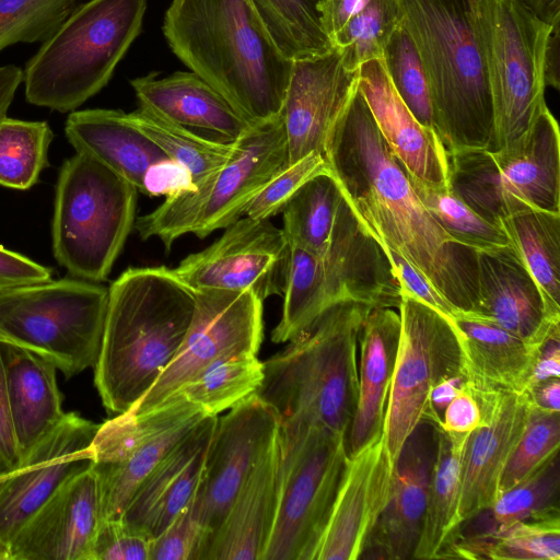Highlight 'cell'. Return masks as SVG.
Listing matches in <instances>:
<instances>
[{
    "label": "cell",
    "mask_w": 560,
    "mask_h": 560,
    "mask_svg": "<svg viewBox=\"0 0 560 560\" xmlns=\"http://www.w3.org/2000/svg\"><path fill=\"white\" fill-rule=\"evenodd\" d=\"M324 156L365 232L402 257L457 311L470 312L475 250L455 242L421 203L359 90L330 129Z\"/></svg>",
    "instance_id": "cell-1"
},
{
    "label": "cell",
    "mask_w": 560,
    "mask_h": 560,
    "mask_svg": "<svg viewBox=\"0 0 560 560\" xmlns=\"http://www.w3.org/2000/svg\"><path fill=\"white\" fill-rule=\"evenodd\" d=\"M162 30L174 55L250 126L281 116L293 61L250 0H172Z\"/></svg>",
    "instance_id": "cell-2"
},
{
    "label": "cell",
    "mask_w": 560,
    "mask_h": 560,
    "mask_svg": "<svg viewBox=\"0 0 560 560\" xmlns=\"http://www.w3.org/2000/svg\"><path fill=\"white\" fill-rule=\"evenodd\" d=\"M194 291L165 266L129 268L108 288L94 384L112 415L130 410L177 353Z\"/></svg>",
    "instance_id": "cell-3"
},
{
    "label": "cell",
    "mask_w": 560,
    "mask_h": 560,
    "mask_svg": "<svg viewBox=\"0 0 560 560\" xmlns=\"http://www.w3.org/2000/svg\"><path fill=\"white\" fill-rule=\"evenodd\" d=\"M371 308L339 303L262 362L256 394L275 410L280 427L318 425L347 440L358 401L359 336Z\"/></svg>",
    "instance_id": "cell-4"
},
{
    "label": "cell",
    "mask_w": 560,
    "mask_h": 560,
    "mask_svg": "<svg viewBox=\"0 0 560 560\" xmlns=\"http://www.w3.org/2000/svg\"><path fill=\"white\" fill-rule=\"evenodd\" d=\"M422 65L433 125L448 154L487 149L492 107L470 0H397Z\"/></svg>",
    "instance_id": "cell-5"
},
{
    "label": "cell",
    "mask_w": 560,
    "mask_h": 560,
    "mask_svg": "<svg viewBox=\"0 0 560 560\" xmlns=\"http://www.w3.org/2000/svg\"><path fill=\"white\" fill-rule=\"evenodd\" d=\"M282 295V315L271 332L276 343L291 340L339 303L398 308L401 296L383 247L361 226L343 197L323 252L291 245Z\"/></svg>",
    "instance_id": "cell-6"
},
{
    "label": "cell",
    "mask_w": 560,
    "mask_h": 560,
    "mask_svg": "<svg viewBox=\"0 0 560 560\" xmlns=\"http://www.w3.org/2000/svg\"><path fill=\"white\" fill-rule=\"evenodd\" d=\"M147 0H89L27 61L28 103L73 112L98 93L141 32Z\"/></svg>",
    "instance_id": "cell-7"
},
{
    "label": "cell",
    "mask_w": 560,
    "mask_h": 560,
    "mask_svg": "<svg viewBox=\"0 0 560 560\" xmlns=\"http://www.w3.org/2000/svg\"><path fill=\"white\" fill-rule=\"evenodd\" d=\"M138 190L98 162L75 153L60 167L51 222L52 253L70 277L102 282L135 225Z\"/></svg>",
    "instance_id": "cell-8"
},
{
    "label": "cell",
    "mask_w": 560,
    "mask_h": 560,
    "mask_svg": "<svg viewBox=\"0 0 560 560\" xmlns=\"http://www.w3.org/2000/svg\"><path fill=\"white\" fill-rule=\"evenodd\" d=\"M470 9L492 107L488 150L495 151L547 107L545 65L553 27L522 0H470Z\"/></svg>",
    "instance_id": "cell-9"
},
{
    "label": "cell",
    "mask_w": 560,
    "mask_h": 560,
    "mask_svg": "<svg viewBox=\"0 0 560 560\" xmlns=\"http://www.w3.org/2000/svg\"><path fill=\"white\" fill-rule=\"evenodd\" d=\"M452 192L497 224L528 210L560 212V132L548 107L520 137L495 151L448 154Z\"/></svg>",
    "instance_id": "cell-10"
},
{
    "label": "cell",
    "mask_w": 560,
    "mask_h": 560,
    "mask_svg": "<svg viewBox=\"0 0 560 560\" xmlns=\"http://www.w3.org/2000/svg\"><path fill=\"white\" fill-rule=\"evenodd\" d=\"M289 164L281 116L252 126L236 140L222 166L195 183L192 190L168 196L153 211L135 221L142 240L158 237L166 250L180 236L203 238L225 229L244 213L265 185Z\"/></svg>",
    "instance_id": "cell-11"
},
{
    "label": "cell",
    "mask_w": 560,
    "mask_h": 560,
    "mask_svg": "<svg viewBox=\"0 0 560 560\" xmlns=\"http://www.w3.org/2000/svg\"><path fill=\"white\" fill-rule=\"evenodd\" d=\"M108 288L78 278L0 290V341L50 361L70 378L94 368Z\"/></svg>",
    "instance_id": "cell-12"
},
{
    "label": "cell",
    "mask_w": 560,
    "mask_h": 560,
    "mask_svg": "<svg viewBox=\"0 0 560 560\" xmlns=\"http://www.w3.org/2000/svg\"><path fill=\"white\" fill-rule=\"evenodd\" d=\"M276 515L261 560H315L348 460L346 436L279 425Z\"/></svg>",
    "instance_id": "cell-13"
},
{
    "label": "cell",
    "mask_w": 560,
    "mask_h": 560,
    "mask_svg": "<svg viewBox=\"0 0 560 560\" xmlns=\"http://www.w3.org/2000/svg\"><path fill=\"white\" fill-rule=\"evenodd\" d=\"M400 294V336L382 431L394 463L407 436L427 418L434 385L465 376L455 325L411 294Z\"/></svg>",
    "instance_id": "cell-14"
},
{
    "label": "cell",
    "mask_w": 560,
    "mask_h": 560,
    "mask_svg": "<svg viewBox=\"0 0 560 560\" xmlns=\"http://www.w3.org/2000/svg\"><path fill=\"white\" fill-rule=\"evenodd\" d=\"M206 416L200 406L175 394L154 409L124 412L100 424L90 464L98 485L101 521L120 520L144 478Z\"/></svg>",
    "instance_id": "cell-15"
},
{
    "label": "cell",
    "mask_w": 560,
    "mask_h": 560,
    "mask_svg": "<svg viewBox=\"0 0 560 560\" xmlns=\"http://www.w3.org/2000/svg\"><path fill=\"white\" fill-rule=\"evenodd\" d=\"M185 338L150 389L127 412L156 408L209 364L230 355L256 354L262 340V301L249 290H196Z\"/></svg>",
    "instance_id": "cell-16"
},
{
    "label": "cell",
    "mask_w": 560,
    "mask_h": 560,
    "mask_svg": "<svg viewBox=\"0 0 560 560\" xmlns=\"http://www.w3.org/2000/svg\"><path fill=\"white\" fill-rule=\"evenodd\" d=\"M291 244L269 220L240 218L205 249L188 255L173 269L192 291L249 290L262 302L282 295Z\"/></svg>",
    "instance_id": "cell-17"
},
{
    "label": "cell",
    "mask_w": 560,
    "mask_h": 560,
    "mask_svg": "<svg viewBox=\"0 0 560 560\" xmlns=\"http://www.w3.org/2000/svg\"><path fill=\"white\" fill-rule=\"evenodd\" d=\"M278 432L277 413L257 394L217 417L191 501L206 530L205 541L219 528L241 487L272 446Z\"/></svg>",
    "instance_id": "cell-18"
},
{
    "label": "cell",
    "mask_w": 560,
    "mask_h": 560,
    "mask_svg": "<svg viewBox=\"0 0 560 560\" xmlns=\"http://www.w3.org/2000/svg\"><path fill=\"white\" fill-rule=\"evenodd\" d=\"M100 428L77 412L43 435L0 482V538L9 541L22 524L65 482L90 464Z\"/></svg>",
    "instance_id": "cell-19"
},
{
    "label": "cell",
    "mask_w": 560,
    "mask_h": 560,
    "mask_svg": "<svg viewBox=\"0 0 560 560\" xmlns=\"http://www.w3.org/2000/svg\"><path fill=\"white\" fill-rule=\"evenodd\" d=\"M101 523L91 464L70 476L9 541L10 560H92Z\"/></svg>",
    "instance_id": "cell-20"
},
{
    "label": "cell",
    "mask_w": 560,
    "mask_h": 560,
    "mask_svg": "<svg viewBox=\"0 0 560 560\" xmlns=\"http://www.w3.org/2000/svg\"><path fill=\"white\" fill-rule=\"evenodd\" d=\"M394 460L383 435L349 455L315 560L360 559L388 504Z\"/></svg>",
    "instance_id": "cell-21"
},
{
    "label": "cell",
    "mask_w": 560,
    "mask_h": 560,
    "mask_svg": "<svg viewBox=\"0 0 560 560\" xmlns=\"http://www.w3.org/2000/svg\"><path fill=\"white\" fill-rule=\"evenodd\" d=\"M359 90V70H349L340 51L294 60L287 89L282 119L289 164L318 152L336 120Z\"/></svg>",
    "instance_id": "cell-22"
},
{
    "label": "cell",
    "mask_w": 560,
    "mask_h": 560,
    "mask_svg": "<svg viewBox=\"0 0 560 560\" xmlns=\"http://www.w3.org/2000/svg\"><path fill=\"white\" fill-rule=\"evenodd\" d=\"M475 261L476 298L470 313L535 348L560 332V313L549 306L512 245L477 250Z\"/></svg>",
    "instance_id": "cell-23"
},
{
    "label": "cell",
    "mask_w": 560,
    "mask_h": 560,
    "mask_svg": "<svg viewBox=\"0 0 560 560\" xmlns=\"http://www.w3.org/2000/svg\"><path fill=\"white\" fill-rule=\"evenodd\" d=\"M438 443L439 427L427 418L407 436L394 463L390 499L364 549L370 551L369 558L412 559L421 530Z\"/></svg>",
    "instance_id": "cell-24"
},
{
    "label": "cell",
    "mask_w": 560,
    "mask_h": 560,
    "mask_svg": "<svg viewBox=\"0 0 560 560\" xmlns=\"http://www.w3.org/2000/svg\"><path fill=\"white\" fill-rule=\"evenodd\" d=\"M359 91L392 154L409 176L431 186H448V155L434 129L422 126L406 106L383 59L359 69Z\"/></svg>",
    "instance_id": "cell-25"
},
{
    "label": "cell",
    "mask_w": 560,
    "mask_h": 560,
    "mask_svg": "<svg viewBox=\"0 0 560 560\" xmlns=\"http://www.w3.org/2000/svg\"><path fill=\"white\" fill-rule=\"evenodd\" d=\"M217 417L206 416L168 450L131 497L122 523L152 539L190 504Z\"/></svg>",
    "instance_id": "cell-26"
},
{
    "label": "cell",
    "mask_w": 560,
    "mask_h": 560,
    "mask_svg": "<svg viewBox=\"0 0 560 560\" xmlns=\"http://www.w3.org/2000/svg\"><path fill=\"white\" fill-rule=\"evenodd\" d=\"M527 392L500 394L485 424L470 432L462 462L459 515L463 524L488 510L500 495L506 464L528 422Z\"/></svg>",
    "instance_id": "cell-27"
},
{
    "label": "cell",
    "mask_w": 560,
    "mask_h": 560,
    "mask_svg": "<svg viewBox=\"0 0 560 560\" xmlns=\"http://www.w3.org/2000/svg\"><path fill=\"white\" fill-rule=\"evenodd\" d=\"M279 434V432H278ZM279 438L250 471L199 560H261L277 509Z\"/></svg>",
    "instance_id": "cell-28"
},
{
    "label": "cell",
    "mask_w": 560,
    "mask_h": 560,
    "mask_svg": "<svg viewBox=\"0 0 560 560\" xmlns=\"http://www.w3.org/2000/svg\"><path fill=\"white\" fill-rule=\"evenodd\" d=\"M130 84L139 106L194 131L235 141L252 127L222 94L192 71L164 78L151 72L132 79Z\"/></svg>",
    "instance_id": "cell-29"
},
{
    "label": "cell",
    "mask_w": 560,
    "mask_h": 560,
    "mask_svg": "<svg viewBox=\"0 0 560 560\" xmlns=\"http://www.w3.org/2000/svg\"><path fill=\"white\" fill-rule=\"evenodd\" d=\"M400 336V315L393 307H372L359 336V390L347 434L352 455L382 434Z\"/></svg>",
    "instance_id": "cell-30"
},
{
    "label": "cell",
    "mask_w": 560,
    "mask_h": 560,
    "mask_svg": "<svg viewBox=\"0 0 560 560\" xmlns=\"http://www.w3.org/2000/svg\"><path fill=\"white\" fill-rule=\"evenodd\" d=\"M454 325L464 374L474 388L491 394L527 392L539 348L470 312H458Z\"/></svg>",
    "instance_id": "cell-31"
},
{
    "label": "cell",
    "mask_w": 560,
    "mask_h": 560,
    "mask_svg": "<svg viewBox=\"0 0 560 560\" xmlns=\"http://www.w3.org/2000/svg\"><path fill=\"white\" fill-rule=\"evenodd\" d=\"M0 342L11 419L21 459L66 412L56 365L19 346Z\"/></svg>",
    "instance_id": "cell-32"
},
{
    "label": "cell",
    "mask_w": 560,
    "mask_h": 560,
    "mask_svg": "<svg viewBox=\"0 0 560 560\" xmlns=\"http://www.w3.org/2000/svg\"><path fill=\"white\" fill-rule=\"evenodd\" d=\"M65 132L75 152L97 160L137 190L147 168L167 158L122 110H73L66 120Z\"/></svg>",
    "instance_id": "cell-33"
},
{
    "label": "cell",
    "mask_w": 560,
    "mask_h": 560,
    "mask_svg": "<svg viewBox=\"0 0 560 560\" xmlns=\"http://www.w3.org/2000/svg\"><path fill=\"white\" fill-rule=\"evenodd\" d=\"M470 433L445 432L439 443L421 530L412 559L447 558L463 521L459 515L462 462Z\"/></svg>",
    "instance_id": "cell-34"
},
{
    "label": "cell",
    "mask_w": 560,
    "mask_h": 560,
    "mask_svg": "<svg viewBox=\"0 0 560 560\" xmlns=\"http://www.w3.org/2000/svg\"><path fill=\"white\" fill-rule=\"evenodd\" d=\"M498 225L549 306L560 313V212L528 210L503 218Z\"/></svg>",
    "instance_id": "cell-35"
},
{
    "label": "cell",
    "mask_w": 560,
    "mask_h": 560,
    "mask_svg": "<svg viewBox=\"0 0 560 560\" xmlns=\"http://www.w3.org/2000/svg\"><path fill=\"white\" fill-rule=\"evenodd\" d=\"M447 558L560 560L559 512L520 521L490 534L459 537Z\"/></svg>",
    "instance_id": "cell-36"
},
{
    "label": "cell",
    "mask_w": 560,
    "mask_h": 560,
    "mask_svg": "<svg viewBox=\"0 0 560 560\" xmlns=\"http://www.w3.org/2000/svg\"><path fill=\"white\" fill-rule=\"evenodd\" d=\"M129 120L171 160L184 165L194 183L209 175L234 154L235 141L206 137L139 106L127 113Z\"/></svg>",
    "instance_id": "cell-37"
},
{
    "label": "cell",
    "mask_w": 560,
    "mask_h": 560,
    "mask_svg": "<svg viewBox=\"0 0 560 560\" xmlns=\"http://www.w3.org/2000/svg\"><path fill=\"white\" fill-rule=\"evenodd\" d=\"M262 377V362L256 354H235L209 364L173 395H183L207 415L218 416L256 394Z\"/></svg>",
    "instance_id": "cell-38"
},
{
    "label": "cell",
    "mask_w": 560,
    "mask_h": 560,
    "mask_svg": "<svg viewBox=\"0 0 560 560\" xmlns=\"http://www.w3.org/2000/svg\"><path fill=\"white\" fill-rule=\"evenodd\" d=\"M279 51L294 61L332 48L322 27L319 0H250Z\"/></svg>",
    "instance_id": "cell-39"
},
{
    "label": "cell",
    "mask_w": 560,
    "mask_h": 560,
    "mask_svg": "<svg viewBox=\"0 0 560 560\" xmlns=\"http://www.w3.org/2000/svg\"><path fill=\"white\" fill-rule=\"evenodd\" d=\"M341 199L339 186L330 173L306 182L282 211V231L289 243L315 254L323 252Z\"/></svg>",
    "instance_id": "cell-40"
},
{
    "label": "cell",
    "mask_w": 560,
    "mask_h": 560,
    "mask_svg": "<svg viewBox=\"0 0 560 560\" xmlns=\"http://www.w3.org/2000/svg\"><path fill=\"white\" fill-rule=\"evenodd\" d=\"M559 493L560 462L557 453L524 480L499 495L485 511L489 516L487 525L478 526L474 534H463L457 538L490 534L520 521L559 512Z\"/></svg>",
    "instance_id": "cell-41"
},
{
    "label": "cell",
    "mask_w": 560,
    "mask_h": 560,
    "mask_svg": "<svg viewBox=\"0 0 560 560\" xmlns=\"http://www.w3.org/2000/svg\"><path fill=\"white\" fill-rule=\"evenodd\" d=\"M52 138L46 121L3 118L0 121V185L18 190L34 186L48 166Z\"/></svg>",
    "instance_id": "cell-42"
},
{
    "label": "cell",
    "mask_w": 560,
    "mask_h": 560,
    "mask_svg": "<svg viewBox=\"0 0 560 560\" xmlns=\"http://www.w3.org/2000/svg\"><path fill=\"white\" fill-rule=\"evenodd\" d=\"M409 180L424 208L458 244L475 252L511 245L499 225L479 215L452 192L450 187L427 185L411 176Z\"/></svg>",
    "instance_id": "cell-43"
},
{
    "label": "cell",
    "mask_w": 560,
    "mask_h": 560,
    "mask_svg": "<svg viewBox=\"0 0 560 560\" xmlns=\"http://www.w3.org/2000/svg\"><path fill=\"white\" fill-rule=\"evenodd\" d=\"M400 23L397 0H371L330 39L345 66L357 71L361 65L385 58L390 37Z\"/></svg>",
    "instance_id": "cell-44"
},
{
    "label": "cell",
    "mask_w": 560,
    "mask_h": 560,
    "mask_svg": "<svg viewBox=\"0 0 560 560\" xmlns=\"http://www.w3.org/2000/svg\"><path fill=\"white\" fill-rule=\"evenodd\" d=\"M75 0H0V51L18 43H44L74 9Z\"/></svg>",
    "instance_id": "cell-45"
},
{
    "label": "cell",
    "mask_w": 560,
    "mask_h": 560,
    "mask_svg": "<svg viewBox=\"0 0 560 560\" xmlns=\"http://www.w3.org/2000/svg\"><path fill=\"white\" fill-rule=\"evenodd\" d=\"M385 62L397 93L415 118L434 129L428 81L412 40L400 23L386 47Z\"/></svg>",
    "instance_id": "cell-46"
},
{
    "label": "cell",
    "mask_w": 560,
    "mask_h": 560,
    "mask_svg": "<svg viewBox=\"0 0 560 560\" xmlns=\"http://www.w3.org/2000/svg\"><path fill=\"white\" fill-rule=\"evenodd\" d=\"M533 407V406H532ZM560 412L532 408L526 428L504 469L500 494L559 453Z\"/></svg>",
    "instance_id": "cell-47"
},
{
    "label": "cell",
    "mask_w": 560,
    "mask_h": 560,
    "mask_svg": "<svg viewBox=\"0 0 560 560\" xmlns=\"http://www.w3.org/2000/svg\"><path fill=\"white\" fill-rule=\"evenodd\" d=\"M326 173H330L328 163L318 152H312L288 164L253 198L244 214L257 220H269L283 211L306 182Z\"/></svg>",
    "instance_id": "cell-48"
},
{
    "label": "cell",
    "mask_w": 560,
    "mask_h": 560,
    "mask_svg": "<svg viewBox=\"0 0 560 560\" xmlns=\"http://www.w3.org/2000/svg\"><path fill=\"white\" fill-rule=\"evenodd\" d=\"M205 538L206 530L190 502L151 539L149 560H199Z\"/></svg>",
    "instance_id": "cell-49"
},
{
    "label": "cell",
    "mask_w": 560,
    "mask_h": 560,
    "mask_svg": "<svg viewBox=\"0 0 560 560\" xmlns=\"http://www.w3.org/2000/svg\"><path fill=\"white\" fill-rule=\"evenodd\" d=\"M151 538L120 520L101 521L92 560H149Z\"/></svg>",
    "instance_id": "cell-50"
},
{
    "label": "cell",
    "mask_w": 560,
    "mask_h": 560,
    "mask_svg": "<svg viewBox=\"0 0 560 560\" xmlns=\"http://www.w3.org/2000/svg\"><path fill=\"white\" fill-rule=\"evenodd\" d=\"M501 393H483L467 381L442 413L439 428L445 432L470 433L486 423L488 412Z\"/></svg>",
    "instance_id": "cell-51"
},
{
    "label": "cell",
    "mask_w": 560,
    "mask_h": 560,
    "mask_svg": "<svg viewBox=\"0 0 560 560\" xmlns=\"http://www.w3.org/2000/svg\"><path fill=\"white\" fill-rule=\"evenodd\" d=\"M393 271L399 282L400 291H405L428 306L441 313L454 324L459 312L446 301L416 269L402 257L390 249H384Z\"/></svg>",
    "instance_id": "cell-52"
},
{
    "label": "cell",
    "mask_w": 560,
    "mask_h": 560,
    "mask_svg": "<svg viewBox=\"0 0 560 560\" xmlns=\"http://www.w3.org/2000/svg\"><path fill=\"white\" fill-rule=\"evenodd\" d=\"M190 172L180 163L165 158L151 164L144 172L138 191L149 197L173 196L192 190Z\"/></svg>",
    "instance_id": "cell-53"
},
{
    "label": "cell",
    "mask_w": 560,
    "mask_h": 560,
    "mask_svg": "<svg viewBox=\"0 0 560 560\" xmlns=\"http://www.w3.org/2000/svg\"><path fill=\"white\" fill-rule=\"evenodd\" d=\"M50 279L52 270L49 267L0 246V290Z\"/></svg>",
    "instance_id": "cell-54"
},
{
    "label": "cell",
    "mask_w": 560,
    "mask_h": 560,
    "mask_svg": "<svg viewBox=\"0 0 560 560\" xmlns=\"http://www.w3.org/2000/svg\"><path fill=\"white\" fill-rule=\"evenodd\" d=\"M20 462V453L14 435L4 362L0 342V475L9 472Z\"/></svg>",
    "instance_id": "cell-55"
},
{
    "label": "cell",
    "mask_w": 560,
    "mask_h": 560,
    "mask_svg": "<svg viewBox=\"0 0 560 560\" xmlns=\"http://www.w3.org/2000/svg\"><path fill=\"white\" fill-rule=\"evenodd\" d=\"M371 0H319L317 10L323 30L331 37L354 15L361 12Z\"/></svg>",
    "instance_id": "cell-56"
},
{
    "label": "cell",
    "mask_w": 560,
    "mask_h": 560,
    "mask_svg": "<svg viewBox=\"0 0 560 560\" xmlns=\"http://www.w3.org/2000/svg\"><path fill=\"white\" fill-rule=\"evenodd\" d=\"M560 376V332L552 334L539 348L528 389L549 378ZM527 389V390H528Z\"/></svg>",
    "instance_id": "cell-57"
},
{
    "label": "cell",
    "mask_w": 560,
    "mask_h": 560,
    "mask_svg": "<svg viewBox=\"0 0 560 560\" xmlns=\"http://www.w3.org/2000/svg\"><path fill=\"white\" fill-rule=\"evenodd\" d=\"M465 382V376L463 374H458L445 377L434 385L430 394L427 419L434 421L439 427L443 411L458 394Z\"/></svg>",
    "instance_id": "cell-58"
},
{
    "label": "cell",
    "mask_w": 560,
    "mask_h": 560,
    "mask_svg": "<svg viewBox=\"0 0 560 560\" xmlns=\"http://www.w3.org/2000/svg\"><path fill=\"white\" fill-rule=\"evenodd\" d=\"M534 408L560 412V380L553 377L540 382L527 390Z\"/></svg>",
    "instance_id": "cell-59"
},
{
    "label": "cell",
    "mask_w": 560,
    "mask_h": 560,
    "mask_svg": "<svg viewBox=\"0 0 560 560\" xmlns=\"http://www.w3.org/2000/svg\"><path fill=\"white\" fill-rule=\"evenodd\" d=\"M23 82V70L15 65L0 67V121L7 117L15 92Z\"/></svg>",
    "instance_id": "cell-60"
},
{
    "label": "cell",
    "mask_w": 560,
    "mask_h": 560,
    "mask_svg": "<svg viewBox=\"0 0 560 560\" xmlns=\"http://www.w3.org/2000/svg\"><path fill=\"white\" fill-rule=\"evenodd\" d=\"M545 81L546 86L549 85L559 91V26L553 27L549 38L546 54Z\"/></svg>",
    "instance_id": "cell-61"
},
{
    "label": "cell",
    "mask_w": 560,
    "mask_h": 560,
    "mask_svg": "<svg viewBox=\"0 0 560 560\" xmlns=\"http://www.w3.org/2000/svg\"><path fill=\"white\" fill-rule=\"evenodd\" d=\"M541 21L560 25V0H522Z\"/></svg>",
    "instance_id": "cell-62"
},
{
    "label": "cell",
    "mask_w": 560,
    "mask_h": 560,
    "mask_svg": "<svg viewBox=\"0 0 560 560\" xmlns=\"http://www.w3.org/2000/svg\"><path fill=\"white\" fill-rule=\"evenodd\" d=\"M2 475H0L1 482ZM0 560H10L9 546L0 538Z\"/></svg>",
    "instance_id": "cell-63"
}]
</instances>
